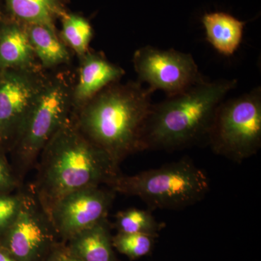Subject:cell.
<instances>
[{"label":"cell","mask_w":261,"mask_h":261,"mask_svg":"<svg viewBox=\"0 0 261 261\" xmlns=\"http://www.w3.org/2000/svg\"><path fill=\"white\" fill-rule=\"evenodd\" d=\"M68 241L67 250L82 261H116L107 219L80 231Z\"/></svg>","instance_id":"obj_13"},{"label":"cell","mask_w":261,"mask_h":261,"mask_svg":"<svg viewBox=\"0 0 261 261\" xmlns=\"http://www.w3.org/2000/svg\"><path fill=\"white\" fill-rule=\"evenodd\" d=\"M32 186L49 214L62 197L77 190L107 185L119 173L102 149L81 132L72 116L53 135L38 158Z\"/></svg>","instance_id":"obj_1"},{"label":"cell","mask_w":261,"mask_h":261,"mask_svg":"<svg viewBox=\"0 0 261 261\" xmlns=\"http://www.w3.org/2000/svg\"><path fill=\"white\" fill-rule=\"evenodd\" d=\"M78 80L73 92V110L83 106L102 89L120 82L126 72L102 53L87 51L80 57Z\"/></svg>","instance_id":"obj_11"},{"label":"cell","mask_w":261,"mask_h":261,"mask_svg":"<svg viewBox=\"0 0 261 261\" xmlns=\"http://www.w3.org/2000/svg\"><path fill=\"white\" fill-rule=\"evenodd\" d=\"M0 261H17L14 257L12 256L11 255L0 246Z\"/></svg>","instance_id":"obj_23"},{"label":"cell","mask_w":261,"mask_h":261,"mask_svg":"<svg viewBox=\"0 0 261 261\" xmlns=\"http://www.w3.org/2000/svg\"><path fill=\"white\" fill-rule=\"evenodd\" d=\"M164 226L148 211L128 208L116 215L118 232L141 233L155 238Z\"/></svg>","instance_id":"obj_18"},{"label":"cell","mask_w":261,"mask_h":261,"mask_svg":"<svg viewBox=\"0 0 261 261\" xmlns=\"http://www.w3.org/2000/svg\"><path fill=\"white\" fill-rule=\"evenodd\" d=\"M74 84L70 75L63 72L47 75L10 151L13 170L20 181L36 165L44 146L71 116Z\"/></svg>","instance_id":"obj_5"},{"label":"cell","mask_w":261,"mask_h":261,"mask_svg":"<svg viewBox=\"0 0 261 261\" xmlns=\"http://www.w3.org/2000/svg\"><path fill=\"white\" fill-rule=\"evenodd\" d=\"M58 249H57L56 251L53 252V253H51V255H49V257H48V258L46 259V260L44 261H58V255H57V252H58Z\"/></svg>","instance_id":"obj_24"},{"label":"cell","mask_w":261,"mask_h":261,"mask_svg":"<svg viewBox=\"0 0 261 261\" xmlns=\"http://www.w3.org/2000/svg\"><path fill=\"white\" fill-rule=\"evenodd\" d=\"M9 16L25 24H42L56 30L57 19L66 13L65 0H5Z\"/></svg>","instance_id":"obj_16"},{"label":"cell","mask_w":261,"mask_h":261,"mask_svg":"<svg viewBox=\"0 0 261 261\" xmlns=\"http://www.w3.org/2000/svg\"><path fill=\"white\" fill-rule=\"evenodd\" d=\"M20 181L4 151L0 149V193L13 192L20 187Z\"/></svg>","instance_id":"obj_21"},{"label":"cell","mask_w":261,"mask_h":261,"mask_svg":"<svg viewBox=\"0 0 261 261\" xmlns=\"http://www.w3.org/2000/svg\"><path fill=\"white\" fill-rule=\"evenodd\" d=\"M207 141L216 153L237 162L257 153L261 145L260 87L221 103Z\"/></svg>","instance_id":"obj_6"},{"label":"cell","mask_w":261,"mask_h":261,"mask_svg":"<svg viewBox=\"0 0 261 261\" xmlns=\"http://www.w3.org/2000/svg\"><path fill=\"white\" fill-rule=\"evenodd\" d=\"M2 16L1 12H0V17Z\"/></svg>","instance_id":"obj_25"},{"label":"cell","mask_w":261,"mask_h":261,"mask_svg":"<svg viewBox=\"0 0 261 261\" xmlns=\"http://www.w3.org/2000/svg\"><path fill=\"white\" fill-rule=\"evenodd\" d=\"M133 64L139 82L148 84L152 93L161 90L167 97L206 80L191 54L173 49L140 47L134 54Z\"/></svg>","instance_id":"obj_8"},{"label":"cell","mask_w":261,"mask_h":261,"mask_svg":"<svg viewBox=\"0 0 261 261\" xmlns=\"http://www.w3.org/2000/svg\"><path fill=\"white\" fill-rule=\"evenodd\" d=\"M152 94L138 80L116 82L73 110L71 116L84 135L119 168L130 154L143 151L142 134Z\"/></svg>","instance_id":"obj_2"},{"label":"cell","mask_w":261,"mask_h":261,"mask_svg":"<svg viewBox=\"0 0 261 261\" xmlns=\"http://www.w3.org/2000/svg\"><path fill=\"white\" fill-rule=\"evenodd\" d=\"M206 38L212 47L222 56H233L243 41L246 22L224 12H213L202 16Z\"/></svg>","instance_id":"obj_14"},{"label":"cell","mask_w":261,"mask_h":261,"mask_svg":"<svg viewBox=\"0 0 261 261\" xmlns=\"http://www.w3.org/2000/svg\"><path fill=\"white\" fill-rule=\"evenodd\" d=\"M113 192L135 196L152 208L183 209L200 202L210 190L207 174L189 160L123 176L107 185Z\"/></svg>","instance_id":"obj_4"},{"label":"cell","mask_w":261,"mask_h":261,"mask_svg":"<svg viewBox=\"0 0 261 261\" xmlns=\"http://www.w3.org/2000/svg\"><path fill=\"white\" fill-rule=\"evenodd\" d=\"M29 40L43 69H53L68 64L70 51L57 31L42 24H25Z\"/></svg>","instance_id":"obj_15"},{"label":"cell","mask_w":261,"mask_h":261,"mask_svg":"<svg viewBox=\"0 0 261 261\" xmlns=\"http://www.w3.org/2000/svg\"><path fill=\"white\" fill-rule=\"evenodd\" d=\"M48 74L41 66L0 70V149L10 151Z\"/></svg>","instance_id":"obj_9"},{"label":"cell","mask_w":261,"mask_h":261,"mask_svg":"<svg viewBox=\"0 0 261 261\" xmlns=\"http://www.w3.org/2000/svg\"><path fill=\"white\" fill-rule=\"evenodd\" d=\"M21 201V190L15 194L0 193V231L15 219Z\"/></svg>","instance_id":"obj_20"},{"label":"cell","mask_w":261,"mask_h":261,"mask_svg":"<svg viewBox=\"0 0 261 261\" xmlns=\"http://www.w3.org/2000/svg\"><path fill=\"white\" fill-rule=\"evenodd\" d=\"M236 80L204 81L152 104L142 134V149H175L207 140L215 113L236 88Z\"/></svg>","instance_id":"obj_3"},{"label":"cell","mask_w":261,"mask_h":261,"mask_svg":"<svg viewBox=\"0 0 261 261\" xmlns=\"http://www.w3.org/2000/svg\"><path fill=\"white\" fill-rule=\"evenodd\" d=\"M41 66L33 50L25 24L0 17V70Z\"/></svg>","instance_id":"obj_12"},{"label":"cell","mask_w":261,"mask_h":261,"mask_svg":"<svg viewBox=\"0 0 261 261\" xmlns=\"http://www.w3.org/2000/svg\"><path fill=\"white\" fill-rule=\"evenodd\" d=\"M154 238L141 233L118 232L112 238L114 248L130 259L145 256L150 252Z\"/></svg>","instance_id":"obj_19"},{"label":"cell","mask_w":261,"mask_h":261,"mask_svg":"<svg viewBox=\"0 0 261 261\" xmlns=\"http://www.w3.org/2000/svg\"><path fill=\"white\" fill-rule=\"evenodd\" d=\"M57 255H58V261H82L71 255L66 248H63L61 246L58 247Z\"/></svg>","instance_id":"obj_22"},{"label":"cell","mask_w":261,"mask_h":261,"mask_svg":"<svg viewBox=\"0 0 261 261\" xmlns=\"http://www.w3.org/2000/svg\"><path fill=\"white\" fill-rule=\"evenodd\" d=\"M116 192L100 186L77 190L62 197L49 213L60 238L68 240L105 219L113 205Z\"/></svg>","instance_id":"obj_10"},{"label":"cell","mask_w":261,"mask_h":261,"mask_svg":"<svg viewBox=\"0 0 261 261\" xmlns=\"http://www.w3.org/2000/svg\"><path fill=\"white\" fill-rule=\"evenodd\" d=\"M61 18L63 42L80 58L83 56L89 51V45L93 37L92 25L88 20L74 13L66 12Z\"/></svg>","instance_id":"obj_17"},{"label":"cell","mask_w":261,"mask_h":261,"mask_svg":"<svg viewBox=\"0 0 261 261\" xmlns=\"http://www.w3.org/2000/svg\"><path fill=\"white\" fill-rule=\"evenodd\" d=\"M21 195L18 214L0 231V246L17 261H44L59 247V236L32 187Z\"/></svg>","instance_id":"obj_7"}]
</instances>
